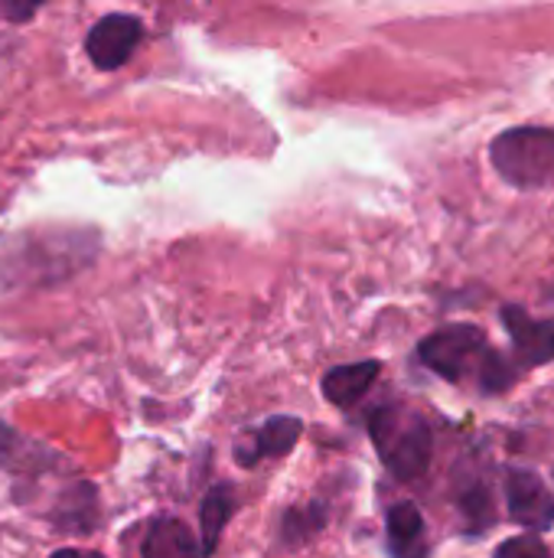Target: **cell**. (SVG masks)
Listing matches in <instances>:
<instances>
[{
    "label": "cell",
    "mask_w": 554,
    "mask_h": 558,
    "mask_svg": "<svg viewBox=\"0 0 554 558\" xmlns=\"http://www.w3.org/2000/svg\"><path fill=\"white\" fill-rule=\"evenodd\" d=\"M493 356L496 353L490 350L487 333L473 324H451V327L431 333L428 340H421V347H418V360L451 383H460L467 376L483 383Z\"/></svg>",
    "instance_id": "cell-3"
},
{
    "label": "cell",
    "mask_w": 554,
    "mask_h": 558,
    "mask_svg": "<svg viewBox=\"0 0 554 558\" xmlns=\"http://www.w3.org/2000/svg\"><path fill=\"white\" fill-rule=\"evenodd\" d=\"M144 558H202V546L196 536L173 517H160L147 526V536L140 543Z\"/></svg>",
    "instance_id": "cell-8"
},
{
    "label": "cell",
    "mask_w": 554,
    "mask_h": 558,
    "mask_svg": "<svg viewBox=\"0 0 554 558\" xmlns=\"http://www.w3.org/2000/svg\"><path fill=\"white\" fill-rule=\"evenodd\" d=\"M46 0H0V16L10 23H29Z\"/></svg>",
    "instance_id": "cell-13"
},
{
    "label": "cell",
    "mask_w": 554,
    "mask_h": 558,
    "mask_svg": "<svg viewBox=\"0 0 554 558\" xmlns=\"http://www.w3.org/2000/svg\"><path fill=\"white\" fill-rule=\"evenodd\" d=\"M140 39H144V23L134 13H108L88 29L85 52L95 69L114 72L134 56Z\"/></svg>",
    "instance_id": "cell-4"
},
{
    "label": "cell",
    "mask_w": 554,
    "mask_h": 558,
    "mask_svg": "<svg viewBox=\"0 0 554 558\" xmlns=\"http://www.w3.org/2000/svg\"><path fill=\"white\" fill-rule=\"evenodd\" d=\"M49 558H104L98 553H85V549H56Z\"/></svg>",
    "instance_id": "cell-14"
},
{
    "label": "cell",
    "mask_w": 554,
    "mask_h": 558,
    "mask_svg": "<svg viewBox=\"0 0 554 558\" xmlns=\"http://www.w3.org/2000/svg\"><path fill=\"white\" fill-rule=\"evenodd\" d=\"M235 513V490L229 484H216L206 500H202V510H199V523H202V553L209 556L225 530V523L232 520Z\"/></svg>",
    "instance_id": "cell-11"
},
{
    "label": "cell",
    "mask_w": 554,
    "mask_h": 558,
    "mask_svg": "<svg viewBox=\"0 0 554 558\" xmlns=\"http://www.w3.org/2000/svg\"><path fill=\"white\" fill-rule=\"evenodd\" d=\"M503 324L509 330V340L516 347V356L522 366H542L554 360V320H535L516 304L503 307Z\"/></svg>",
    "instance_id": "cell-6"
},
{
    "label": "cell",
    "mask_w": 554,
    "mask_h": 558,
    "mask_svg": "<svg viewBox=\"0 0 554 558\" xmlns=\"http://www.w3.org/2000/svg\"><path fill=\"white\" fill-rule=\"evenodd\" d=\"M493 167L519 190H539L554 180V128H509L493 144Z\"/></svg>",
    "instance_id": "cell-2"
},
{
    "label": "cell",
    "mask_w": 554,
    "mask_h": 558,
    "mask_svg": "<svg viewBox=\"0 0 554 558\" xmlns=\"http://www.w3.org/2000/svg\"><path fill=\"white\" fill-rule=\"evenodd\" d=\"M389 553L395 558H424V517L415 504H398L389 510Z\"/></svg>",
    "instance_id": "cell-10"
},
{
    "label": "cell",
    "mask_w": 554,
    "mask_h": 558,
    "mask_svg": "<svg viewBox=\"0 0 554 558\" xmlns=\"http://www.w3.org/2000/svg\"><path fill=\"white\" fill-rule=\"evenodd\" d=\"M369 435L372 445L398 481H415L428 471L431 451H434V435L428 422L408 409V405H382L369 415Z\"/></svg>",
    "instance_id": "cell-1"
},
{
    "label": "cell",
    "mask_w": 554,
    "mask_h": 558,
    "mask_svg": "<svg viewBox=\"0 0 554 558\" xmlns=\"http://www.w3.org/2000/svg\"><path fill=\"white\" fill-rule=\"evenodd\" d=\"M506 507L513 523L545 533L554 526V497L549 484L526 468H509L506 471Z\"/></svg>",
    "instance_id": "cell-5"
},
{
    "label": "cell",
    "mask_w": 554,
    "mask_h": 558,
    "mask_svg": "<svg viewBox=\"0 0 554 558\" xmlns=\"http://www.w3.org/2000/svg\"><path fill=\"white\" fill-rule=\"evenodd\" d=\"M382 366L376 360H362V363H349V366H336L323 376V396L340 405V409H349L353 402H359L372 383L379 379Z\"/></svg>",
    "instance_id": "cell-9"
},
{
    "label": "cell",
    "mask_w": 554,
    "mask_h": 558,
    "mask_svg": "<svg viewBox=\"0 0 554 558\" xmlns=\"http://www.w3.org/2000/svg\"><path fill=\"white\" fill-rule=\"evenodd\" d=\"M300 432H304L300 418L274 415V418H268V422L251 435L248 445H238V448H235V458H238L242 464H248V468H251L255 461H261V458H281V454H287V451L297 445Z\"/></svg>",
    "instance_id": "cell-7"
},
{
    "label": "cell",
    "mask_w": 554,
    "mask_h": 558,
    "mask_svg": "<svg viewBox=\"0 0 554 558\" xmlns=\"http://www.w3.org/2000/svg\"><path fill=\"white\" fill-rule=\"evenodd\" d=\"M493 558H552L549 546L539 536H516L509 543H503Z\"/></svg>",
    "instance_id": "cell-12"
}]
</instances>
